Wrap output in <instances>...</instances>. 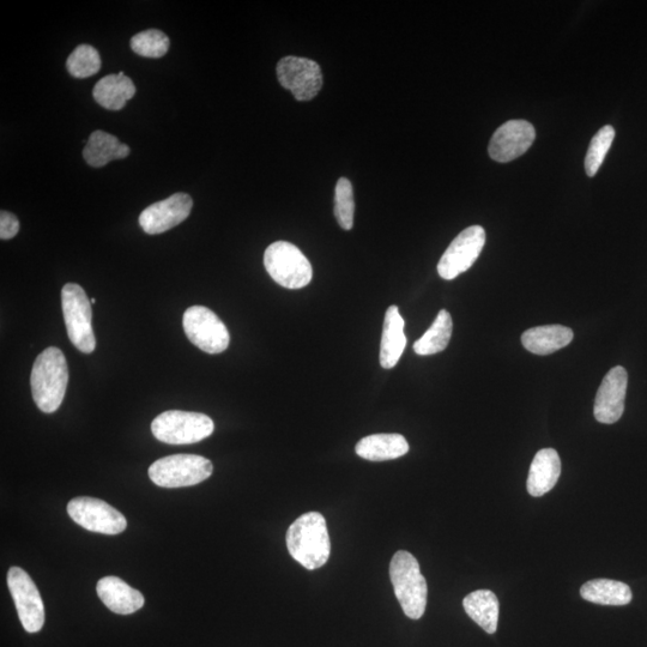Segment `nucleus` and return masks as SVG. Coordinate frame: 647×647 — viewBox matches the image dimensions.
I'll list each match as a JSON object with an SVG mask.
<instances>
[{"instance_id":"412c9836","label":"nucleus","mask_w":647,"mask_h":647,"mask_svg":"<svg viewBox=\"0 0 647 647\" xmlns=\"http://www.w3.org/2000/svg\"><path fill=\"white\" fill-rule=\"evenodd\" d=\"M136 94V87L124 72L108 75L96 83L93 96L101 107L108 111H120Z\"/></svg>"},{"instance_id":"7c9ffc66","label":"nucleus","mask_w":647,"mask_h":647,"mask_svg":"<svg viewBox=\"0 0 647 647\" xmlns=\"http://www.w3.org/2000/svg\"><path fill=\"white\" fill-rule=\"evenodd\" d=\"M95 302H96V299H92V304H95Z\"/></svg>"},{"instance_id":"f8f14e48","label":"nucleus","mask_w":647,"mask_h":647,"mask_svg":"<svg viewBox=\"0 0 647 647\" xmlns=\"http://www.w3.org/2000/svg\"><path fill=\"white\" fill-rule=\"evenodd\" d=\"M277 77L281 86L292 92L298 101H310L323 87V74L313 60L299 57H284L277 64Z\"/></svg>"},{"instance_id":"5701e85b","label":"nucleus","mask_w":647,"mask_h":647,"mask_svg":"<svg viewBox=\"0 0 647 647\" xmlns=\"http://www.w3.org/2000/svg\"><path fill=\"white\" fill-rule=\"evenodd\" d=\"M463 607L470 619H473L483 631L494 634L498 630L499 601L489 590L471 592L464 598Z\"/></svg>"},{"instance_id":"39448f33","label":"nucleus","mask_w":647,"mask_h":647,"mask_svg":"<svg viewBox=\"0 0 647 647\" xmlns=\"http://www.w3.org/2000/svg\"><path fill=\"white\" fill-rule=\"evenodd\" d=\"M264 265L272 280L284 288L301 289L312 281L310 260L298 247L287 241H277L266 249Z\"/></svg>"},{"instance_id":"a878e982","label":"nucleus","mask_w":647,"mask_h":647,"mask_svg":"<svg viewBox=\"0 0 647 647\" xmlns=\"http://www.w3.org/2000/svg\"><path fill=\"white\" fill-rule=\"evenodd\" d=\"M70 75L76 78H87L98 74L101 69V58L96 48L80 45L70 54L66 62Z\"/></svg>"},{"instance_id":"7ed1b4c3","label":"nucleus","mask_w":647,"mask_h":647,"mask_svg":"<svg viewBox=\"0 0 647 647\" xmlns=\"http://www.w3.org/2000/svg\"><path fill=\"white\" fill-rule=\"evenodd\" d=\"M390 578L405 615L419 620L426 612L428 586L414 555L399 550L391 560Z\"/></svg>"},{"instance_id":"6e6552de","label":"nucleus","mask_w":647,"mask_h":647,"mask_svg":"<svg viewBox=\"0 0 647 647\" xmlns=\"http://www.w3.org/2000/svg\"><path fill=\"white\" fill-rule=\"evenodd\" d=\"M183 325L187 338L204 353L221 354L229 347L231 337L227 326L208 307L187 308Z\"/></svg>"},{"instance_id":"4468645a","label":"nucleus","mask_w":647,"mask_h":647,"mask_svg":"<svg viewBox=\"0 0 647 647\" xmlns=\"http://www.w3.org/2000/svg\"><path fill=\"white\" fill-rule=\"evenodd\" d=\"M535 138V128L529 122L510 120L495 131L489 143V155L498 162L516 160L529 150Z\"/></svg>"},{"instance_id":"393cba45","label":"nucleus","mask_w":647,"mask_h":647,"mask_svg":"<svg viewBox=\"0 0 647 647\" xmlns=\"http://www.w3.org/2000/svg\"><path fill=\"white\" fill-rule=\"evenodd\" d=\"M452 329L451 314L446 310H441L431 328L427 330L420 340L415 342L414 352L422 356L444 352L451 341Z\"/></svg>"},{"instance_id":"c85d7f7f","label":"nucleus","mask_w":647,"mask_h":647,"mask_svg":"<svg viewBox=\"0 0 647 647\" xmlns=\"http://www.w3.org/2000/svg\"><path fill=\"white\" fill-rule=\"evenodd\" d=\"M355 202L353 185L347 178L337 181L335 191V216L338 225L344 231H350L354 226Z\"/></svg>"},{"instance_id":"a211bd4d","label":"nucleus","mask_w":647,"mask_h":647,"mask_svg":"<svg viewBox=\"0 0 647 647\" xmlns=\"http://www.w3.org/2000/svg\"><path fill=\"white\" fill-rule=\"evenodd\" d=\"M404 319L397 306L388 308L385 314L382 346H380V365L385 370H391L398 364L407 347V337L404 334Z\"/></svg>"},{"instance_id":"2eb2a0df","label":"nucleus","mask_w":647,"mask_h":647,"mask_svg":"<svg viewBox=\"0 0 647 647\" xmlns=\"http://www.w3.org/2000/svg\"><path fill=\"white\" fill-rule=\"evenodd\" d=\"M628 374L624 367L612 368L603 378L595 401V417L604 425L618 422L625 411Z\"/></svg>"},{"instance_id":"9d476101","label":"nucleus","mask_w":647,"mask_h":647,"mask_svg":"<svg viewBox=\"0 0 647 647\" xmlns=\"http://www.w3.org/2000/svg\"><path fill=\"white\" fill-rule=\"evenodd\" d=\"M68 513L72 520L82 528L99 534L118 535L125 531L126 518L106 501L78 497L68 504Z\"/></svg>"},{"instance_id":"ddd939ff","label":"nucleus","mask_w":647,"mask_h":647,"mask_svg":"<svg viewBox=\"0 0 647 647\" xmlns=\"http://www.w3.org/2000/svg\"><path fill=\"white\" fill-rule=\"evenodd\" d=\"M192 198L186 193H175L165 201L150 205L139 216V225L149 235L162 234L177 227L190 216Z\"/></svg>"},{"instance_id":"6ab92c4d","label":"nucleus","mask_w":647,"mask_h":647,"mask_svg":"<svg viewBox=\"0 0 647 647\" xmlns=\"http://www.w3.org/2000/svg\"><path fill=\"white\" fill-rule=\"evenodd\" d=\"M356 455L371 462H385L407 455L408 441L401 434H373L361 439Z\"/></svg>"},{"instance_id":"dca6fc26","label":"nucleus","mask_w":647,"mask_h":647,"mask_svg":"<svg viewBox=\"0 0 647 647\" xmlns=\"http://www.w3.org/2000/svg\"><path fill=\"white\" fill-rule=\"evenodd\" d=\"M96 591L105 606L116 614L130 615L144 606V596L141 592L131 588L118 577L102 578L96 586Z\"/></svg>"},{"instance_id":"4be33fe9","label":"nucleus","mask_w":647,"mask_h":647,"mask_svg":"<svg viewBox=\"0 0 647 647\" xmlns=\"http://www.w3.org/2000/svg\"><path fill=\"white\" fill-rule=\"evenodd\" d=\"M128 145L119 142L116 136L105 131H94L83 150L84 160L89 166L100 168L113 160H123L130 155Z\"/></svg>"},{"instance_id":"f03ea898","label":"nucleus","mask_w":647,"mask_h":647,"mask_svg":"<svg viewBox=\"0 0 647 647\" xmlns=\"http://www.w3.org/2000/svg\"><path fill=\"white\" fill-rule=\"evenodd\" d=\"M69 383V367L62 350L51 347L36 358L30 385L42 413L52 414L62 405Z\"/></svg>"},{"instance_id":"f257e3e1","label":"nucleus","mask_w":647,"mask_h":647,"mask_svg":"<svg viewBox=\"0 0 647 647\" xmlns=\"http://www.w3.org/2000/svg\"><path fill=\"white\" fill-rule=\"evenodd\" d=\"M287 548L295 561L307 570L323 567L331 554L328 525L323 515L308 512L289 526Z\"/></svg>"},{"instance_id":"20e7f679","label":"nucleus","mask_w":647,"mask_h":647,"mask_svg":"<svg viewBox=\"0 0 647 647\" xmlns=\"http://www.w3.org/2000/svg\"><path fill=\"white\" fill-rule=\"evenodd\" d=\"M214 421L209 416L191 411L168 410L151 423L157 440L171 445L196 444L214 433Z\"/></svg>"},{"instance_id":"0eeeda50","label":"nucleus","mask_w":647,"mask_h":647,"mask_svg":"<svg viewBox=\"0 0 647 647\" xmlns=\"http://www.w3.org/2000/svg\"><path fill=\"white\" fill-rule=\"evenodd\" d=\"M213 463L196 455L163 457L150 465L148 474L156 486L180 488L196 486L213 474Z\"/></svg>"},{"instance_id":"c756f323","label":"nucleus","mask_w":647,"mask_h":647,"mask_svg":"<svg viewBox=\"0 0 647 647\" xmlns=\"http://www.w3.org/2000/svg\"><path fill=\"white\" fill-rule=\"evenodd\" d=\"M18 232H20V221L14 214L2 210L0 213V238L9 240L15 238Z\"/></svg>"},{"instance_id":"b1692460","label":"nucleus","mask_w":647,"mask_h":647,"mask_svg":"<svg viewBox=\"0 0 647 647\" xmlns=\"http://www.w3.org/2000/svg\"><path fill=\"white\" fill-rule=\"evenodd\" d=\"M585 601L600 606H627L633 600L630 586L610 579H594L585 583L580 589Z\"/></svg>"},{"instance_id":"9b49d317","label":"nucleus","mask_w":647,"mask_h":647,"mask_svg":"<svg viewBox=\"0 0 647 647\" xmlns=\"http://www.w3.org/2000/svg\"><path fill=\"white\" fill-rule=\"evenodd\" d=\"M485 244L486 231L481 226L464 229L441 257L438 264L440 277L451 281L468 271L479 259Z\"/></svg>"},{"instance_id":"f3484780","label":"nucleus","mask_w":647,"mask_h":647,"mask_svg":"<svg viewBox=\"0 0 647 647\" xmlns=\"http://www.w3.org/2000/svg\"><path fill=\"white\" fill-rule=\"evenodd\" d=\"M561 475L559 453L554 449H543L536 453L531 463L528 477V492L532 497L540 498L552 491Z\"/></svg>"},{"instance_id":"423d86ee","label":"nucleus","mask_w":647,"mask_h":647,"mask_svg":"<svg viewBox=\"0 0 647 647\" xmlns=\"http://www.w3.org/2000/svg\"><path fill=\"white\" fill-rule=\"evenodd\" d=\"M62 307L66 331L70 341L84 354H92L96 348L93 331L92 301L76 283H68L62 289Z\"/></svg>"},{"instance_id":"1a4fd4ad","label":"nucleus","mask_w":647,"mask_h":647,"mask_svg":"<svg viewBox=\"0 0 647 647\" xmlns=\"http://www.w3.org/2000/svg\"><path fill=\"white\" fill-rule=\"evenodd\" d=\"M8 588L24 630L28 633L40 632L45 625V606L33 579L21 567H11Z\"/></svg>"},{"instance_id":"bb28decb","label":"nucleus","mask_w":647,"mask_h":647,"mask_svg":"<svg viewBox=\"0 0 647 647\" xmlns=\"http://www.w3.org/2000/svg\"><path fill=\"white\" fill-rule=\"evenodd\" d=\"M614 138L615 130L613 126L607 125L591 139L590 147L585 157V171L589 177H595L598 169L601 168L610 147H612Z\"/></svg>"},{"instance_id":"aec40b11","label":"nucleus","mask_w":647,"mask_h":647,"mask_svg":"<svg viewBox=\"0 0 647 647\" xmlns=\"http://www.w3.org/2000/svg\"><path fill=\"white\" fill-rule=\"evenodd\" d=\"M573 331L562 325L537 326L525 331L522 336L523 347L536 355H549L565 348L573 340Z\"/></svg>"},{"instance_id":"cd10ccee","label":"nucleus","mask_w":647,"mask_h":647,"mask_svg":"<svg viewBox=\"0 0 647 647\" xmlns=\"http://www.w3.org/2000/svg\"><path fill=\"white\" fill-rule=\"evenodd\" d=\"M130 44L133 52L147 58H161L169 50L168 36L157 29L136 34Z\"/></svg>"}]
</instances>
